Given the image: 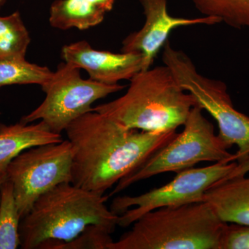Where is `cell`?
Wrapping results in <instances>:
<instances>
[{
    "mask_svg": "<svg viewBox=\"0 0 249 249\" xmlns=\"http://www.w3.org/2000/svg\"><path fill=\"white\" fill-rule=\"evenodd\" d=\"M162 60L180 86L194 98L196 106L216 121L221 139L230 148L237 147L234 160L240 163L249 158V117L234 107L227 85L201 75L191 59L168 41L163 47Z\"/></svg>",
    "mask_w": 249,
    "mask_h": 249,
    "instance_id": "8992f818",
    "label": "cell"
},
{
    "mask_svg": "<svg viewBox=\"0 0 249 249\" xmlns=\"http://www.w3.org/2000/svg\"><path fill=\"white\" fill-rule=\"evenodd\" d=\"M73 149L69 140L27 149L10 163L7 179L12 183L18 211L23 218L36 201L64 183H71Z\"/></svg>",
    "mask_w": 249,
    "mask_h": 249,
    "instance_id": "ba28073f",
    "label": "cell"
},
{
    "mask_svg": "<svg viewBox=\"0 0 249 249\" xmlns=\"http://www.w3.org/2000/svg\"><path fill=\"white\" fill-rule=\"evenodd\" d=\"M21 219L14 187L7 179L0 186V249H16L20 246Z\"/></svg>",
    "mask_w": 249,
    "mask_h": 249,
    "instance_id": "2e32d148",
    "label": "cell"
},
{
    "mask_svg": "<svg viewBox=\"0 0 249 249\" xmlns=\"http://www.w3.org/2000/svg\"><path fill=\"white\" fill-rule=\"evenodd\" d=\"M61 54L64 61L85 70L90 79L103 84L130 80L142 69V54L97 50L85 40L64 46Z\"/></svg>",
    "mask_w": 249,
    "mask_h": 249,
    "instance_id": "8fae6325",
    "label": "cell"
},
{
    "mask_svg": "<svg viewBox=\"0 0 249 249\" xmlns=\"http://www.w3.org/2000/svg\"><path fill=\"white\" fill-rule=\"evenodd\" d=\"M249 173V157L247 160L237 163V165L230 174L222 180L229 179L237 177L244 176ZM221 181V180H220Z\"/></svg>",
    "mask_w": 249,
    "mask_h": 249,
    "instance_id": "44dd1931",
    "label": "cell"
},
{
    "mask_svg": "<svg viewBox=\"0 0 249 249\" xmlns=\"http://www.w3.org/2000/svg\"><path fill=\"white\" fill-rule=\"evenodd\" d=\"M183 126L181 133L116 183L109 196L142 180L168 172L178 173L200 162L235 161V154L230 153L228 150L230 147L214 133L213 124L205 117L201 108L196 106L192 108Z\"/></svg>",
    "mask_w": 249,
    "mask_h": 249,
    "instance_id": "5b68a950",
    "label": "cell"
},
{
    "mask_svg": "<svg viewBox=\"0 0 249 249\" xmlns=\"http://www.w3.org/2000/svg\"><path fill=\"white\" fill-rule=\"evenodd\" d=\"M206 17L217 18L235 29L249 27V0H191Z\"/></svg>",
    "mask_w": 249,
    "mask_h": 249,
    "instance_id": "ac0fdd59",
    "label": "cell"
},
{
    "mask_svg": "<svg viewBox=\"0 0 249 249\" xmlns=\"http://www.w3.org/2000/svg\"><path fill=\"white\" fill-rule=\"evenodd\" d=\"M31 37L18 11L0 16V61L25 58Z\"/></svg>",
    "mask_w": 249,
    "mask_h": 249,
    "instance_id": "9a60e30c",
    "label": "cell"
},
{
    "mask_svg": "<svg viewBox=\"0 0 249 249\" xmlns=\"http://www.w3.org/2000/svg\"><path fill=\"white\" fill-rule=\"evenodd\" d=\"M121 97L93 107L126 128L145 132L177 130L184 124L194 98L175 79L169 67H150L129 80Z\"/></svg>",
    "mask_w": 249,
    "mask_h": 249,
    "instance_id": "3957f363",
    "label": "cell"
},
{
    "mask_svg": "<svg viewBox=\"0 0 249 249\" xmlns=\"http://www.w3.org/2000/svg\"><path fill=\"white\" fill-rule=\"evenodd\" d=\"M41 88L45 93V99L34 111L23 116L21 122L42 121L52 132L61 134L72 122L93 110L96 101L119 92L124 86L84 79L80 69L64 61Z\"/></svg>",
    "mask_w": 249,
    "mask_h": 249,
    "instance_id": "52a82bcc",
    "label": "cell"
},
{
    "mask_svg": "<svg viewBox=\"0 0 249 249\" xmlns=\"http://www.w3.org/2000/svg\"><path fill=\"white\" fill-rule=\"evenodd\" d=\"M145 22L140 30L129 34L122 42V52L142 54V71L151 67L154 60L168 42L172 31L178 27L221 23L213 17L187 18L174 17L168 9V0H139Z\"/></svg>",
    "mask_w": 249,
    "mask_h": 249,
    "instance_id": "30bf717a",
    "label": "cell"
},
{
    "mask_svg": "<svg viewBox=\"0 0 249 249\" xmlns=\"http://www.w3.org/2000/svg\"><path fill=\"white\" fill-rule=\"evenodd\" d=\"M111 232L104 228L91 225L87 227L79 235L68 242H51L40 249H109L113 242Z\"/></svg>",
    "mask_w": 249,
    "mask_h": 249,
    "instance_id": "d6986e66",
    "label": "cell"
},
{
    "mask_svg": "<svg viewBox=\"0 0 249 249\" xmlns=\"http://www.w3.org/2000/svg\"><path fill=\"white\" fill-rule=\"evenodd\" d=\"M73 149L71 183L104 195L177 135L126 128L91 110L65 129Z\"/></svg>",
    "mask_w": 249,
    "mask_h": 249,
    "instance_id": "6da1fadb",
    "label": "cell"
},
{
    "mask_svg": "<svg viewBox=\"0 0 249 249\" xmlns=\"http://www.w3.org/2000/svg\"><path fill=\"white\" fill-rule=\"evenodd\" d=\"M62 141L61 134L52 132L42 121L0 124V175L6 174L10 163L24 150Z\"/></svg>",
    "mask_w": 249,
    "mask_h": 249,
    "instance_id": "4fadbf2b",
    "label": "cell"
},
{
    "mask_svg": "<svg viewBox=\"0 0 249 249\" xmlns=\"http://www.w3.org/2000/svg\"><path fill=\"white\" fill-rule=\"evenodd\" d=\"M209 203L221 220L249 226V176L221 180L206 192Z\"/></svg>",
    "mask_w": 249,
    "mask_h": 249,
    "instance_id": "7c38bea8",
    "label": "cell"
},
{
    "mask_svg": "<svg viewBox=\"0 0 249 249\" xmlns=\"http://www.w3.org/2000/svg\"><path fill=\"white\" fill-rule=\"evenodd\" d=\"M7 180V176H6V174H4V175H0V186L2 184L4 181H6Z\"/></svg>",
    "mask_w": 249,
    "mask_h": 249,
    "instance_id": "7402d4cb",
    "label": "cell"
},
{
    "mask_svg": "<svg viewBox=\"0 0 249 249\" xmlns=\"http://www.w3.org/2000/svg\"><path fill=\"white\" fill-rule=\"evenodd\" d=\"M116 0H55L49 10V23L60 30H87L104 20Z\"/></svg>",
    "mask_w": 249,
    "mask_h": 249,
    "instance_id": "5bb4252c",
    "label": "cell"
},
{
    "mask_svg": "<svg viewBox=\"0 0 249 249\" xmlns=\"http://www.w3.org/2000/svg\"><path fill=\"white\" fill-rule=\"evenodd\" d=\"M108 196L64 183L40 196L19 227L20 247L40 249L48 242H68L94 225L112 233L119 214L106 205Z\"/></svg>",
    "mask_w": 249,
    "mask_h": 249,
    "instance_id": "7a4b0ae2",
    "label": "cell"
},
{
    "mask_svg": "<svg viewBox=\"0 0 249 249\" xmlns=\"http://www.w3.org/2000/svg\"><path fill=\"white\" fill-rule=\"evenodd\" d=\"M5 0H0V7L4 4Z\"/></svg>",
    "mask_w": 249,
    "mask_h": 249,
    "instance_id": "603a6c76",
    "label": "cell"
},
{
    "mask_svg": "<svg viewBox=\"0 0 249 249\" xmlns=\"http://www.w3.org/2000/svg\"><path fill=\"white\" fill-rule=\"evenodd\" d=\"M53 71L47 67L27 61L25 58H12L0 61V88L16 85H39L50 79Z\"/></svg>",
    "mask_w": 249,
    "mask_h": 249,
    "instance_id": "e0dca14e",
    "label": "cell"
},
{
    "mask_svg": "<svg viewBox=\"0 0 249 249\" xmlns=\"http://www.w3.org/2000/svg\"><path fill=\"white\" fill-rule=\"evenodd\" d=\"M225 224L204 201L160 208L139 217L109 249H219Z\"/></svg>",
    "mask_w": 249,
    "mask_h": 249,
    "instance_id": "277c9868",
    "label": "cell"
},
{
    "mask_svg": "<svg viewBox=\"0 0 249 249\" xmlns=\"http://www.w3.org/2000/svg\"><path fill=\"white\" fill-rule=\"evenodd\" d=\"M219 249H249V226L226 223Z\"/></svg>",
    "mask_w": 249,
    "mask_h": 249,
    "instance_id": "ffe728a7",
    "label": "cell"
},
{
    "mask_svg": "<svg viewBox=\"0 0 249 249\" xmlns=\"http://www.w3.org/2000/svg\"><path fill=\"white\" fill-rule=\"evenodd\" d=\"M237 162H218L177 173L169 183L137 196H117L111 211L119 214L118 225L127 227L143 214L160 208L204 201L206 192L232 171Z\"/></svg>",
    "mask_w": 249,
    "mask_h": 249,
    "instance_id": "9c48e42d",
    "label": "cell"
}]
</instances>
